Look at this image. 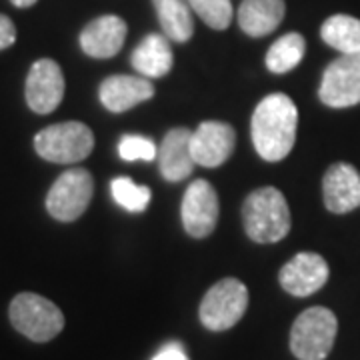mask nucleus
Here are the masks:
<instances>
[{
  "instance_id": "2eb2a0df",
  "label": "nucleus",
  "mask_w": 360,
  "mask_h": 360,
  "mask_svg": "<svg viewBox=\"0 0 360 360\" xmlns=\"http://www.w3.org/2000/svg\"><path fill=\"white\" fill-rule=\"evenodd\" d=\"M155 96V86L148 78L116 75L103 80L98 98L110 112H127L136 104L146 103Z\"/></svg>"
},
{
  "instance_id": "412c9836",
  "label": "nucleus",
  "mask_w": 360,
  "mask_h": 360,
  "mask_svg": "<svg viewBox=\"0 0 360 360\" xmlns=\"http://www.w3.org/2000/svg\"><path fill=\"white\" fill-rule=\"evenodd\" d=\"M307 52L304 37L298 32H288L276 40L266 52V68L274 75L290 72L292 68L302 63Z\"/></svg>"
},
{
  "instance_id": "393cba45",
  "label": "nucleus",
  "mask_w": 360,
  "mask_h": 360,
  "mask_svg": "<svg viewBox=\"0 0 360 360\" xmlns=\"http://www.w3.org/2000/svg\"><path fill=\"white\" fill-rule=\"evenodd\" d=\"M153 360H191L180 342H168L156 352Z\"/></svg>"
},
{
  "instance_id": "9d476101",
  "label": "nucleus",
  "mask_w": 360,
  "mask_h": 360,
  "mask_svg": "<svg viewBox=\"0 0 360 360\" xmlns=\"http://www.w3.org/2000/svg\"><path fill=\"white\" fill-rule=\"evenodd\" d=\"M26 103L37 115H51L65 98V75L52 58H40L26 77Z\"/></svg>"
},
{
  "instance_id": "0eeeda50",
  "label": "nucleus",
  "mask_w": 360,
  "mask_h": 360,
  "mask_svg": "<svg viewBox=\"0 0 360 360\" xmlns=\"http://www.w3.org/2000/svg\"><path fill=\"white\" fill-rule=\"evenodd\" d=\"M94 193V180L86 168H68L63 172L46 194V210L52 219L72 222L80 219Z\"/></svg>"
},
{
  "instance_id": "bb28decb",
  "label": "nucleus",
  "mask_w": 360,
  "mask_h": 360,
  "mask_svg": "<svg viewBox=\"0 0 360 360\" xmlns=\"http://www.w3.org/2000/svg\"><path fill=\"white\" fill-rule=\"evenodd\" d=\"M14 6H18V8H28V6H32V4H37L39 0H11Z\"/></svg>"
},
{
  "instance_id": "39448f33",
  "label": "nucleus",
  "mask_w": 360,
  "mask_h": 360,
  "mask_svg": "<svg viewBox=\"0 0 360 360\" xmlns=\"http://www.w3.org/2000/svg\"><path fill=\"white\" fill-rule=\"evenodd\" d=\"M92 148L94 134L78 120L52 124L34 136V150L39 156L56 165H77L92 153Z\"/></svg>"
},
{
  "instance_id": "a211bd4d",
  "label": "nucleus",
  "mask_w": 360,
  "mask_h": 360,
  "mask_svg": "<svg viewBox=\"0 0 360 360\" xmlns=\"http://www.w3.org/2000/svg\"><path fill=\"white\" fill-rule=\"evenodd\" d=\"M130 63L144 78L167 77L174 65L170 40L165 34H148L132 52Z\"/></svg>"
},
{
  "instance_id": "423d86ee",
  "label": "nucleus",
  "mask_w": 360,
  "mask_h": 360,
  "mask_svg": "<svg viewBox=\"0 0 360 360\" xmlns=\"http://www.w3.org/2000/svg\"><path fill=\"white\" fill-rule=\"evenodd\" d=\"M248 309V288L236 278H222L200 302V322L208 330H229L245 316Z\"/></svg>"
},
{
  "instance_id": "4be33fe9",
  "label": "nucleus",
  "mask_w": 360,
  "mask_h": 360,
  "mask_svg": "<svg viewBox=\"0 0 360 360\" xmlns=\"http://www.w3.org/2000/svg\"><path fill=\"white\" fill-rule=\"evenodd\" d=\"M110 193L116 205L122 206L124 210H129L132 214L144 212L146 206L150 202V188L136 184L129 176H118L110 182Z\"/></svg>"
},
{
  "instance_id": "f03ea898",
  "label": "nucleus",
  "mask_w": 360,
  "mask_h": 360,
  "mask_svg": "<svg viewBox=\"0 0 360 360\" xmlns=\"http://www.w3.org/2000/svg\"><path fill=\"white\" fill-rule=\"evenodd\" d=\"M246 234L258 245L283 240L290 231V208L284 194L274 186H262L246 196L243 205Z\"/></svg>"
},
{
  "instance_id": "f8f14e48",
  "label": "nucleus",
  "mask_w": 360,
  "mask_h": 360,
  "mask_svg": "<svg viewBox=\"0 0 360 360\" xmlns=\"http://www.w3.org/2000/svg\"><path fill=\"white\" fill-rule=\"evenodd\" d=\"M328 264L316 252H298L292 257L278 274L281 286L288 295L304 298L319 292L328 281Z\"/></svg>"
},
{
  "instance_id": "ddd939ff",
  "label": "nucleus",
  "mask_w": 360,
  "mask_h": 360,
  "mask_svg": "<svg viewBox=\"0 0 360 360\" xmlns=\"http://www.w3.org/2000/svg\"><path fill=\"white\" fill-rule=\"evenodd\" d=\"M324 206L335 214H347L360 206V172L352 165L336 162L322 179Z\"/></svg>"
},
{
  "instance_id": "6ab92c4d",
  "label": "nucleus",
  "mask_w": 360,
  "mask_h": 360,
  "mask_svg": "<svg viewBox=\"0 0 360 360\" xmlns=\"http://www.w3.org/2000/svg\"><path fill=\"white\" fill-rule=\"evenodd\" d=\"M153 4L162 26V32L168 40L174 42L191 40L194 34V20L188 0H153Z\"/></svg>"
},
{
  "instance_id": "b1692460",
  "label": "nucleus",
  "mask_w": 360,
  "mask_h": 360,
  "mask_svg": "<svg viewBox=\"0 0 360 360\" xmlns=\"http://www.w3.org/2000/svg\"><path fill=\"white\" fill-rule=\"evenodd\" d=\"M118 155L122 160H155L158 155L156 144L148 136L141 134H124L118 142Z\"/></svg>"
},
{
  "instance_id": "5701e85b",
  "label": "nucleus",
  "mask_w": 360,
  "mask_h": 360,
  "mask_svg": "<svg viewBox=\"0 0 360 360\" xmlns=\"http://www.w3.org/2000/svg\"><path fill=\"white\" fill-rule=\"evenodd\" d=\"M191 8L214 30H226L232 22L231 0H188Z\"/></svg>"
},
{
  "instance_id": "dca6fc26",
  "label": "nucleus",
  "mask_w": 360,
  "mask_h": 360,
  "mask_svg": "<svg viewBox=\"0 0 360 360\" xmlns=\"http://www.w3.org/2000/svg\"><path fill=\"white\" fill-rule=\"evenodd\" d=\"M191 136L193 132L188 129H172L162 139V144L158 148V168L162 179L168 182H180L193 174L194 162L191 153Z\"/></svg>"
},
{
  "instance_id": "f3484780",
  "label": "nucleus",
  "mask_w": 360,
  "mask_h": 360,
  "mask_svg": "<svg viewBox=\"0 0 360 360\" xmlns=\"http://www.w3.org/2000/svg\"><path fill=\"white\" fill-rule=\"evenodd\" d=\"M284 0H243L238 8V25L252 39L266 37L283 22Z\"/></svg>"
},
{
  "instance_id": "6e6552de",
  "label": "nucleus",
  "mask_w": 360,
  "mask_h": 360,
  "mask_svg": "<svg viewBox=\"0 0 360 360\" xmlns=\"http://www.w3.org/2000/svg\"><path fill=\"white\" fill-rule=\"evenodd\" d=\"M319 96L330 108H348L360 103V51L342 54L326 66Z\"/></svg>"
},
{
  "instance_id": "a878e982",
  "label": "nucleus",
  "mask_w": 360,
  "mask_h": 360,
  "mask_svg": "<svg viewBox=\"0 0 360 360\" xmlns=\"http://www.w3.org/2000/svg\"><path fill=\"white\" fill-rule=\"evenodd\" d=\"M14 40H16V28H14V22L8 16L0 14V51L13 46Z\"/></svg>"
},
{
  "instance_id": "20e7f679",
  "label": "nucleus",
  "mask_w": 360,
  "mask_h": 360,
  "mask_svg": "<svg viewBox=\"0 0 360 360\" xmlns=\"http://www.w3.org/2000/svg\"><path fill=\"white\" fill-rule=\"evenodd\" d=\"M338 321L335 312L312 307L298 314L290 330V350L298 360H324L335 347Z\"/></svg>"
},
{
  "instance_id": "aec40b11",
  "label": "nucleus",
  "mask_w": 360,
  "mask_h": 360,
  "mask_svg": "<svg viewBox=\"0 0 360 360\" xmlns=\"http://www.w3.org/2000/svg\"><path fill=\"white\" fill-rule=\"evenodd\" d=\"M322 40L340 54L360 51V20L348 14H335L321 26Z\"/></svg>"
},
{
  "instance_id": "7ed1b4c3",
  "label": "nucleus",
  "mask_w": 360,
  "mask_h": 360,
  "mask_svg": "<svg viewBox=\"0 0 360 360\" xmlns=\"http://www.w3.org/2000/svg\"><path fill=\"white\" fill-rule=\"evenodd\" d=\"M8 316L13 326L32 342H49L65 328V314L52 300L34 292H20L13 298Z\"/></svg>"
},
{
  "instance_id": "9b49d317",
  "label": "nucleus",
  "mask_w": 360,
  "mask_h": 360,
  "mask_svg": "<svg viewBox=\"0 0 360 360\" xmlns=\"http://www.w3.org/2000/svg\"><path fill=\"white\" fill-rule=\"evenodd\" d=\"M234 146H236V132L226 122L206 120L191 136V153L198 167H220L231 158Z\"/></svg>"
},
{
  "instance_id": "1a4fd4ad",
  "label": "nucleus",
  "mask_w": 360,
  "mask_h": 360,
  "mask_svg": "<svg viewBox=\"0 0 360 360\" xmlns=\"http://www.w3.org/2000/svg\"><path fill=\"white\" fill-rule=\"evenodd\" d=\"M219 214V194L214 186L202 179L191 182L180 206L184 231L193 238H206L217 229Z\"/></svg>"
},
{
  "instance_id": "f257e3e1",
  "label": "nucleus",
  "mask_w": 360,
  "mask_h": 360,
  "mask_svg": "<svg viewBox=\"0 0 360 360\" xmlns=\"http://www.w3.org/2000/svg\"><path fill=\"white\" fill-rule=\"evenodd\" d=\"M298 110L283 92L262 98L252 115V144L260 158L278 162L290 155L296 142Z\"/></svg>"
},
{
  "instance_id": "4468645a",
  "label": "nucleus",
  "mask_w": 360,
  "mask_h": 360,
  "mask_svg": "<svg viewBox=\"0 0 360 360\" xmlns=\"http://www.w3.org/2000/svg\"><path fill=\"white\" fill-rule=\"evenodd\" d=\"M127 32V22L120 16L106 14L84 26L80 32V49L92 58H110L120 52Z\"/></svg>"
}]
</instances>
